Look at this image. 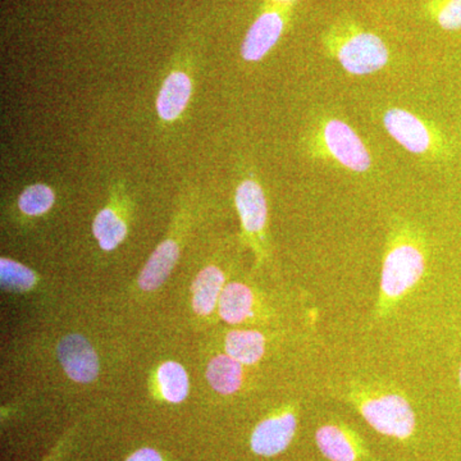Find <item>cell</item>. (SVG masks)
<instances>
[{
  "instance_id": "9c48e42d",
  "label": "cell",
  "mask_w": 461,
  "mask_h": 461,
  "mask_svg": "<svg viewBox=\"0 0 461 461\" xmlns=\"http://www.w3.org/2000/svg\"><path fill=\"white\" fill-rule=\"evenodd\" d=\"M235 202L245 233L250 238H262L268 209L260 185L253 178L242 181L236 190Z\"/></svg>"
},
{
  "instance_id": "8fae6325",
  "label": "cell",
  "mask_w": 461,
  "mask_h": 461,
  "mask_svg": "<svg viewBox=\"0 0 461 461\" xmlns=\"http://www.w3.org/2000/svg\"><path fill=\"white\" fill-rule=\"evenodd\" d=\"M193 84L185 72H172L166 78L157 100V111L163 121H175L189 104Z\"/></svg>"
},
{
  "instance_id": "4fadbf2b",
  "label": "cell",
  "mask_w": 461,
  "mask_h": 461,
  "mask_svg": "<svg viewBox=\"0 0 461 461\" xmlns=\"http://www.w3.org/2000/svg\"><path fill=\"white\" fill-rule=\"evenodd\" d=\"M253 291L247 285L230 282L224 286L218 302L221 318L230 324H241L253 317Z\"/></svg>"
},
{
  "instance_id": "cb8c5ba5",
  "label": "cell",
  "mask_w": 461,
  "mask_h": 461,
  "mask_svg": "<svg viewBox=\"0 0 461 461\" xmlns=\"http://www.w3.org/2000/svg\"><path fill=\"white\" fill-rule=\"evenodd\" d=\"M282 2H284V0H282Z\"/></svg>"
},
{
  "instance_id": "ba28073f",
  "label": "cell",
  "mask_w": 461,
  "mask_h": 461,
  "mask_svg": "<svg viewBox=\"0 0 461 461\" xmlns=\"http://www.w3.org/2000/svg\"><path fill=\"white\" fill-rule=\"evenodd\" d=\"M321 455L330 461H360L364 446L360 437L342 424H324L315 432Z\"/></svg>"
},
{
  "instance_id": "30bf717a",
  "label": "cell",
  "mask_w": 461,
  "mask_h": 461,
  "mask_svg": "<svg viewBox=\"0 0 461 461\" xmlns=\"http://www.w3.org/2000/svg\"><path fill=\"white\" fill-rule=\"evenodd\" d=\"M284 18L278 12H264L251 25L241 45V56L248 62H258L280 41Z\"/></svg>"
},
{
  "instance_id": "7c38bea8",
  "label": "cell",
  "mask_w": 461,
  "mask_h": 461,
  "mask_svg": "<svg viewBox=\"0 0 461 461\" xmlns=\"http://www.w3.org/2000/svg\"><path fill=\"white\" fill-rule=\"evenodd\" d=\"M180 257V248L177 242L172 239L163 241L157 250L151 254L150 259L144 267L139 278V286L145 291L157 290L165 284L172 272L173 267Z\"/></svg>"
},
{
  "instance_id": "6da1fadb",
  "label": "cell",
  "mask_w": 461,
  "mask_h": 461,
  "mask_svg": "<svg viewBox=\"0 0 461 461\" xmlns=\"http://www.w3.org/2000/svg\"><path fill=\"white\" fill-rule=\"evenodd\" d=\"M426 271L423 248L411 233L397 236L384 259L379 291V311L386 312L411 290Z\"/></svg>"
},
{
  "instance_id": "277c9868",
  "label": "cell",
  "mask_w": 461,
  "mask_h": 461,
  "mask_svg": "<svg viewBox=\"0 0 461 461\" xmlns=\"http://www.w3.org/2000/svg\"><path fill=\"white\" fill-rule=\"evenodd\" d=\"M332 53L348 74L372 75L390 59L386 44L371 32H354L333 44Z\"/></svg>"
},
{
  "instance_id": "603a6c76",
  "label": "cell",
  "mask_w": 461,
  "mask_h": 461,
  "mask_svg": "<svg viewBox=\"0 0 461 461\" xmlns=\"http://www.w3.org/2000/svg\"><path fill=\"white\" fill-rule=\"evenodd\" d=\"M459 384H460V387H461V366H460V371H459Z\"/></svg>"
},
{
  "instance_id": "7402d4cb",
  "label": "cell",
  "mask_w": 461,
  "mask_h": 461,
  "mask_svg": "<svg viewBox=\"0 0 461 461\" xmlns=\"http://www.w3.org/2000/svg\"><path fill=\"white\" fill-rule=\"evenodd\" d=\"M126 461H163V459L158 451L145 447L133 453Z\"/></svg>"
},
{
  "instance_id": "52a82bcc",
  "label": "cell",
  "mask_w": 461,
  "mask_h": 461,
  "mask_svg": "<svg viewBox=\"0 0 461 461\" xmlns=\"http://www.w3.org/2000/svg\"><path fill=\"white\" fill-rule=\"evenodd\" d=\"M57 354L67 375L74 381L87 384L98 377V355L83 336L68 335L60 339Z\"/></svg>"
},
{
  "instance_id": "44dd1931",
  "label": "cell",
  "mask_w": 461,
  "mask_h": 461,
  "mask_svg": "<svg viewBox=\"0 0 461 461\" xmlns=\"http://www.w3.org/2000/svg\"><path fill=\"white\" fill-rule=\"evenodd\" d=\"M437 23L448 32L461 29V0H442L436 9Z\"/></svg>"
},
{
  "instance_id": "2e32d148",
  "label": "cell",
  "mask_w": 461,
  "mask_h": 461,
  "mask_svg": "<svg viewBox=\"0 0 461 461\" xmlns=\"http://www.w3.org/2000/svg\"><path fill=\"white\" fill-rule=\"evenodd\" d=\"M206 378L212 388L218 393L232 395L241 387L244 369H242V364L230 355L220 354L209 362Z\"/></svg>"
},
{
  "instance_id": "3957f363",
  "label": "cell",
  "mask_w": 461,
  "mask_h": 461,
  "mask_svg": "<svg viewBox=\"0 0 461 461\" xmlns=\"http://www.w3.org/2000/svg\"><path fill=\"white\" fill-rule=\"evenodd\" d=\"M314 153L335 160L348 171H369L372 158L368 149L355 130L339 118H329L321 123L315 136Z\"/></svg>"
},
{
  "instance_id": "e0dca14e",
  "label": "cell",
  "mask_w": 461,
  "mask_h": 461,
  "mask_svg": "<svg viewBox=\"0 0 461 461\" xmlns=\"http://www.w3.org/2000/svg\"><path fill=\"white\" fill-rule=\"evenodd\" d=\"M158 384L167 402H182L189 395V377L181 364L163 363L158 369Z\"/></svg>"
},
{
  "instance_id": "5bb4252c",
  "label": "cell",
  "mask_w": 461,
  "mask_h": 461,
  "mask_svg": "<svg viewBox=\"0 0 461 461\" xmlns=\"http://www.w3.org/2000/svg\"><path fill=\"white\" fill-rule=\"evenodd\" d=\"M224 286V275L220 268L206 267L203 269L193 285L194 311L203 317L213 313Z\"/></svg>"
},
{
  "instance_id": "8992f818",
  "label": "cell",
  "mask_w": 461,
  "mask_h": 461,
  "mask_svg": "<svg viewBox=\"0 0 461 461\" xmlns=\"http://www.w3.org/2000/svg\"><path fill=\"white\" fill-rule=\"evenodd\" d=\"M297 429V414L294 408L272 414L260 421L251 433L250 447L260 456H276L284 453L293 442Z\"/></svg>"
},
{
  "instance_id": "7a4b0ae2",
  "label": "cell",
  "mask_w": 461,
  "mask_h": 461,
  "mask_svg": "<svg viewBox=\"0 0 461 461\" xmlns=\"http://www.w3.org/2000/svg\"><path fill=\"white\" fill-rule=\"evenodd\" d=\"M351 399L366 423L381 435L403 441L414 433V411L400 393L357 388Z\"/></svg>"
},
{
  "instance_id": "ac0fdd59",
  "label": "cell",
  "mask_w": 461,
  "mask_h": 461,
  "mask_svg": "<svg viewBox=\"0 0 461 461\" xmlns=\"http://www.w3.org/2000/svg\"><path fill=\"white\" fill-rule=\"evenodd\" d=\"M94 235L99 241L100 248L113 250L127 235V226L112 209L105 208L94 221Z\"/></svg>"
},
{
  "instance_id": "5b68a950",
  "label": "cell",
  "mask_w": 461,
  "mask_h": 461,
  "mask_svg": "<svg viewBox=\"0 0 461 461\" xmlns=\"http://www.w3.org/2000/svg\"><path fill=\"white\" fill-rule=\"evenodd\" d=\"M384 126L397 144L412 154L423 156L436 149L435 133L411 112L402 108L388 109L384 114Z\"/></svg>"
},
{
  "instance_id": "ffe728a7",
  "label": "cell",
  "mask_w": 461,
  "mask_h": 461,
  "mask_svg": "<svg viewBox=\"0 0 461 461\" xmlns=\"http://www.w3.org/2000/svg\"><path fill=\"white\" fill-rule=\"evenodd\" d=\"M0 280H2V286L8 290L26 291L35 286L36 275L23 264L2 258L0 260Z\"/></svg>"
},
{
  "instance_id": "9a60e30c",
  "label": "cell",
  "mask_w": 461,
  "mask_h": 461,
  "mask_svg": "<svg viewBox=\"0 0 461 461\" xmlns=\"http://www.w3.org/2000/svg\"><path fill=\"white\" fill-rule=\"evenodd\" d=\"M224 351L242 366H251L266 353V339L254 330H230L224 339Z\"/></svg>"
},
{
  "instance_id": "d6986e66",
  "label": "cell",
  "mask_w": 461,
  "mask_h": 461,
  "mask_svg": "<svg viewBox=\"0 0 461 461\" xmlns=\"http://www.w3.org/2000/svg\"><path fill=\"white\" fill-rule=\"evenodd\" d=\"M54 200L56 196L47 185H32L21 194L18 208L26 215H41L50 211L54 204Z\"/></svg>"
}]
</instances>
